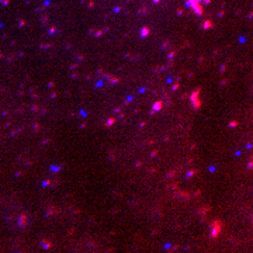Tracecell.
Returning a JSON list of instances; mask_svg holds the SVG:
<instances>
[{"label": "cell", "instance_id": "1", "mask_svg": "<svg viewBox=\"0 0 253 253\" xmlns=\"http://www.w3.org/2000/svg\"><path fill=\"white\" fill-rule=\"evenodd\" d=\"M219 231H221V222L215 221V222H214V229H212V238H215V236H218V234H219Z\"/></svg>", "mask_w": 253, "mask_h": 253}]
</instances>
